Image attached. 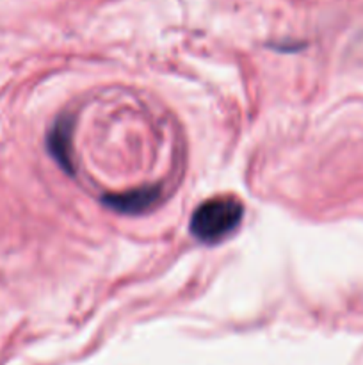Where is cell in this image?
Instances as JSON below:
<instances>
[{"label":"cell","mask_w":363,"mask_h":365,"mask_svg":"<svg viewBox=\"0 0 363 365\" xmlns=\"http://www.w3.org/2000/svg\"><path fill=\"white\" fill-rule=\"evenodd\" d=\"M244 205L235 196H214L196 207L191 216V234L203 245H216L237 230Z\"/></svg>","instance_id":"cell-1"},{"label":"cell","mask_w":363,"mask_h":365,"mask_svg":"<svg viewBox=\"0 0 363 365\" xmlns=\"http://www.w3.org/2000/svg\"><path fill=\"white\" fill-rule=\"evenodd\" d=\"M159 187H141L132 189L128 192H121V195L103 196L102 202L109 209L117 210L121 214H141L144 210H148L159 200Z\"/></svg>","instance_id":"cell-2"},{"label":"cell","mask_w":363,"mask_h":365,"mask_svg":"<svg viewBox=\"0 0 363 365\" xmlns=\"http://www.w3.org/2000/svg\"><path fill=\"white\" fill-rule=\"evenodd\" d=\"M71 130H73V121L68 116L57 118L53 127L50 128L48 138H46V145H48L50 153L53 159L57 160L64 171H73V164H71Z\"/></svg>","instance_id":"cell-3"}]
</instances>
